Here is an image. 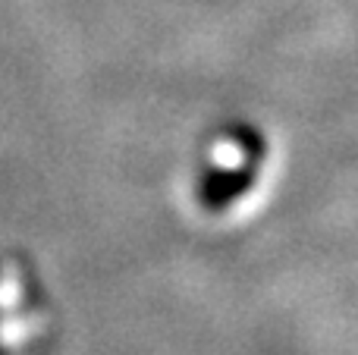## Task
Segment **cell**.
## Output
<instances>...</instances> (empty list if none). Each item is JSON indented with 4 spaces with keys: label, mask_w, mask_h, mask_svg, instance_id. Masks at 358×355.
Returning <instances> with one entry per match:
<instances>
[{
    "label": "cell",
    "mask_w": 358,
    "mask_h": 355,
    "mask_svg": "<svg viewBox=\"0 0 358 355\" xmlns=\"http://www.w3.org/2000/svg\"><path fill=\"white\" fill-rule=\"evenodd\" d=\"M233 142L242 148L236 167H208L198 176V201L210 214L227 211L242 195L252 192L267 157V138L255 126H233Z\"/></svg>",
    "instance_id": "6da1fadb"
}]
</instances>
